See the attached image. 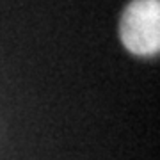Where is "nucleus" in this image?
<instances>
[{"mask_svg":"<svg viewBox=\"0 0 160 160\" xmlns=\"http://www.w3.org/2000/svg\"><path fill=\"white\" fill-rule=\"evenodd\" d=\"M119 38L133 55H157L160 50V0H132L121 14Z\"/></svg>","mask_w":160,"mask_h":160,"instance_id":"1","label":"nucleus"}]
</instances>
